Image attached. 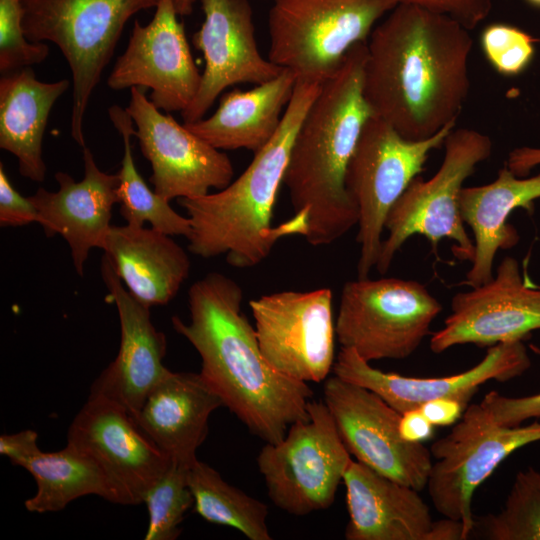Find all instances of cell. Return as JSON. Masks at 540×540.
Listing matches in <instances>:
<instances>
[{"mask_svg":"<svg viewBox=\"0 0 540 540\" xmlns=\"http://www.w3.org/2000/svg\"><path fill=\"white\" fill-rule=\"evenodd\" d=\"M398 429L401 438L410 443H423L434 434V425L420 408L402 413Z\"/></svg>","mask_w":540,"mask_h":540,"instance_id":"obj_40","label":"cell"},{"mask_svg":"<svg viewBox=\"0 0 540 540\" xmlns=\"http://www.w3.org/2000/svg\"><path fill=\"white\" fill-rule=\"evenodd\" d=\"M188 485L194 510L206 521L239 530L250 540H271L266 523L267 506L227 483L207 463L198 459L190 466Z\"/></svg>","mask_w":540,"mask_h":540,"instance_id":"obj_30","label":"cell"},{"mask_svg":"<svg viewBox=\"0 0 540 540\" xmlns=\"http://www.w3.org/2000/svg\"><path fill=\"white\" fill-rule=\"evenodd\" d=\"M296 82L295 75L283 69L252 89L224 92L211 116L184 125L218 150L256 153L278 130Z\"/></svg>","mask_w":540,"mask_h":540,"instance_id":"obj_26","label":"cell"},{"mask_svg":"<svg viewBox=\"0 0 540 540\" xmlns=\"http://www.w3.org/2000/svg\"><path fill=\"white\" fill-rule=\"evenodd\" d=\"M467 536L462 522L445 517L434 521L429 540H465Z\"/></svg>","mask_w":540,"mask_h":540,"instance_id":"obj_42","label":"cell"},{"mask_svg":"<svg viewBox=\"0 0 540 540\" xmlns=\"http://www.w3.org/2000/svg\"><path fill=\"white\" fill-rule=\"evenodd\" d=\"M540 329V287L523 279L518 261L506 256L493 278L455 294L451 313L430 340V349L442 353L453 346L491 347L523 341Z\"/></svg>","mask_w":540,"mask_h":540,"instance_id":"obj_17","label":"cell"},{"mask_svg":"<svg viewBox=\"0 0 540 540\" xmlns=\"http://www.w3.org/2000/svg\"><path fill=\"white\" fill-rule=\"evenodd\" d=\"M444 157L428 180H412L395 202L385 222L387 237L382 241L376 269L385 274L397 251L413 235H423L436 247L442 239L455 243L453 254L473 261L474 242L467 234L460 210L464 181L492 152L490 137L471 128L453 129L444 142Z\"/></svg>","mask_w":540,"mask_h":540,"instance_id":"obj_7","label":"cell"},{"mask_svg":"<svg viewBox=\"0 0 540 540\" xmlns=\"http://www.w3.org/2000/svg\"><path fill=\"white\" fill-rule=\"evenodd\" d=\"M190 465L172 460L170 466L144 496L148 511L145 540H175L180 524L194 506L188 485Z\"/></svg>","mask_w":540,"mask_h":540,"instance_id":"obj_32","label":"cell"},{"mask_svg":"<svg viewBox=\"0 0 540 540\" xmlns=\"http://www.w3.org/2000/svg\"><path fill=\"white\" fill-rule=\"evenodd\" d=\"M259 348L279 373L321 382L335 362L332 291L286 290L249 301Z\"/></svg>","mask_w":540,"mask_h":540,"instance_id":"obj_12","label":"cell"},{"mask_svg":"<svg viewBox=\"0 0 540 540\" xmlns=\"http://www.w3.org/2000/svg\"><path fill=\"white\" fill-rule=\"evenodd\" d=\"M321 86L297 80L275 135L235 181L213 193L177 200L190 223L186 239L191 253L202 258L224 255L233 267L251 268L264 261L281 238L306 235L305 214L278 226L272 225V216L295 136Z\"/></svg>","mask_w":540,"mask_h":540,"instance_id":"obj_4","label":"cell"},{"mask_svg":"<svg viewBox=\"0 0 540 540\" xmlns=\"http://www.w3.org/2000/svg\"><path fill=\"white\" fill-rule=\"evenodd\" d=\"M540 198V174L518 177L505 165L491 183L463 187L461 216L474 235L475 253L465 284L480 286L493 278V264L499 249H510L519 241L508 217L516 208L533 209Z\"/></svg>","mask_w":540,"mask_h":540,"instance_id":"obj_25","label":"cell"},{"mask_svg":"<svg viewBox=\"0 0 540 540\" xmlns=\"http://www.w3.org/2000/svg\"><path fill=\"white\" fill-rule=\"evenodd\" d=\"M199 1L204 19L192 43L203 54L205 67L195 98L181 112L184 123L203 118L228 87L259 85L283 70L258 49L249 0Z\"/></svg>","mask_w":540,"mask_h":540,"instance_id":"obj_18","label":"cell"},{"mask_svg":"<svg viewBox=\"0 0 540 540\" xmlns=\"http://www.w3.org/2000/svg\"><path fill=\"white\" fill-rule=\"evenodd\" d=\"M538 441L540 421L502 426L480 403L468 405L451 432L430 448L435 462L426 487L434 508L462 522L469 538L475 526L472 499L476 489L513 452Z\"/></svg>","mask_w":540,"mask_h":540,"instance_id":"obj_11","label":"cell"},{"mask_svg":"<svg viewBox=\"0 0 540 540\" xmlns=\"http://www.w3.org/2000/svg\"><path fill=\"white\" fill-rule=\"evenodd\" d=\"M472 47L470 30L453 18L396 5L366 42L363 93L373 115L416 141L456 124Z\"/></svg>","mask_w":540,"mask_h":540,"instance_id":"obj_1","label":"cell"},{"mask_svg":"<svg viewBox=\"0 0 540 540\" xmlns=\"http://www.w3.org/2000/svg\"><path fill=\"white\" fill-rule=\"evenodd\" d=\"M475 526L491 540H540V472L518 471L504 507L475 520Z\"/></svg>","mask_w":540,"mask_h":540,"instance_id":"obj_31","label":"cell"},{"mask_svg":"<svg viewBox=\"0 0 540 540\" xmlns=\"http://www.w3.org/2000/svg\"><path fill=\"white\" fill-rule=\"evenodd\" d=\"M531 366L523 341L488 347L486 355L468 370L444 377H410L383 372L370 365L354 350L341 347L332 372L337 377L365 387L379 395L400 414L424 403L455 398L465 405L484 383L506 382L521 376Z\"/></svg>","mask_w":540,"mask_h":540,"instance_id":"obj_19","label":"cell"},{"mask_svg":"<svg viewBox=\"0 0 540 540\" xmlns=\"http://www.w3.org/2000/svg\"><path fill=\"white\" fill-rule=\"evenodd\" d=\"M100 273L117 308L120 346L115 359L91 385L90 393L103 395L135 415L151 390L170 372L163 364L166 337L153 325L150 307L128 291L105 255Z\"/></svg>","mask_w":540,"mask_h":540,"instance_id":"obj_20","label":"cell"},{"mask_svg":"<svg viewBox=\"0 0 540 540\" xmlns=\"http://www.w3.org/2000/svg\"><path fill=\"white\" fill-rule=\"evenodd\" d=\"M467 406L455 398L443 397L424 403L420 409L434 426H449L461 418Z\"/></svg>","mask_w":540,"mask_h":540,"instance_id":"obj_39","label":"cell"},{"mask_svg":"<svg viewBox=\"0 0 540 540\" xmlns=\"http://www.w3.org/2000/svg\"><path fill=\"white\" fill-rule=\"evenodd\" d=\"M102 250L128 291L147 307L168 304L190 273L186 251L152 227L111 225Z\"/></svg>","mask_w":540,"mask_h":540,"instance_id":"obj_24","label":"cell"},{"mask_svg":"<svg viewBox=\"0 0 540 540\" xmlns=\"http://www.w3.org/2000/svg\"><path fill=\"white\" fill-rule=\"evenodd\" d=\"M173 0H160L147 25L134 21L125 51L107 79L113 90L151 89L160 110L183 112L195 98L202 74L195 65Z\"/></svg>","mask_w":540,"mask_h":540,"instance_id":"obj_16","label":"cell"},{"mask_svg":"<svg viewBox=\"0 0 540 540\" xmlns=\"http://www.w3.org/2000/svg\"><path fill=\"white\" fill-rule=\"evenodd\" d=\"M38 223L39 215L29 197L22 196L10 182L0 164V225L23 226Z\"/></svg>","mask_w":540,"mask_h":540,"instance_id":"obj_37","label":"cell"},{"mask_svg":"<svg viewBox=\"0 0 540 540\" xmlns=\"http://www.w3.org/2000/svg\"><path fill=\"white\" fill-rule=\"evenodd\" d=\"M22 0H0L1 75L43 62L49 54L45 42L27 39L23 28Z\"/></svg>","mask_w":540,"mask_h":540,"instance_id":"obj_34","label":"cell"},{"mask_svg":"<svg viewBox=\"0 0 540 540\" xmlns=\"http://www.w3.org/2000/svg\"><path fill=\"white\" fill-rule=\"evenodd\" d=\"M38 449V434L34 430L27 429L0 436V454L6 456L13 465L21 467Z\"/></svg>","mask_w":540,"mask_h":540,"instance_id":"obj_38","label":"cell"},{"mask_svg":"<svg viewBox=\"0 0 540 540\" xmlns=\"http://www.w3.org/2000/svg\"><path fill=\"white\" fill-rule=\"evenodd\" d=\"M308 417L293 423L277 443L257 457L273 504L303 516L330 507L352 461L323 401L311 400Z\"/></svg>","mask_w":540,"mask_h":540,"instance_id":"obj_10","label":"cell"},{"mask_svg":"<svg viewBox=\"0 0 540 540\" xmlns=\"http://www.w3.org/2000/svg\"><path fill=\"white\" fill-rule=\"evenodd\" d=\"M526 1L533 6L540 7V0H526Z\"/></svg>","mask_w":540,"mask_h":540,"instance_id":"obj_44","label":"cell"},{"mask_svg":"<svg viewBox=\"0 0 540 540\" xmlns=\"http://www.w3.org/2000/svg\"><path fill=\"white\" fill-rule=\"evenodd\" d=\"M395 5L411 4L453 18L470 31L489 15L493 0H391Z\"/></svg>","mask_w":540,"mask_h":540,"instance_id":"obj_36","label":"cell"},{"mask_svg":"<svg viewBox=\"0 0 540 540\" xmlns=\"http://www.w3.org/2000/svg\"><path fill=\"white\" fill-rule=\"evenodd\" d=\"M538 165H540V148L528 146L513 149L506 162L508 169L518 177L527 176Z\"/></svg>","mask_w":540,"mask_h":540,"instance_id":"obj_41","label":"cell"},{"mask_svg":"<svg viewBox=\"0 0 540 540\" xmlns=\"http://www.w3.org/2000/svg\"><path fill=\"white\" fill-rule=\"evenodd\" d=\"M529 348L540 356V347L531 344ZM480 404L502 426L514 427L531 419L540 420V392L523 397H508L491 391Z\"/></svg>","mask_w":540,"mask_h":540,"instance_id":"obj_35","label":"cell"},{"mask_svg":"<svg viewBox=\"0 0 540 540\" xmlns=\"http://www.w3.org/2000/svg\"><path fill=\"white\" fill-rule=\"evenodd\" d=\"M441 311V303L417 281L357 278L342 288L336 337L368 362L401 360L418 349Z\"/></svg>","mask_w":540,"mask_h":540,"instance_id":"obj_9","label":"cell"},{"mask_svg":"<svg viewBox=\"0 0 540 540\" xmlns=\"http://www.w3.org/2000/svg\"><path fill=\"white\" fill-rule=\"evenodd\" d=\"M82 148L84 176L80 181L65 172L55 174L57 191L39 188L30 201L46 236L60 235L68 244L73 266L82 277L92 248L103 247L111 227L112 208L118 203V174L102 171L93 153Z\"/></svg>","mask_w":540,"mask_h":540,"instance_id":"obj_21","label":"cell"},{"mask_svg":"<svg viewBox=\"0 0 540 540\" xmlns=\"http://www.w3.org/2000/svg\"><path fill=\"white\" fill-rule=\"evenodd\" d=\"M160 0H22L23 28L32 42H52L72 73L71 136L85 146L90 97L110 62L128 20Z\"/></svg>","mask_w":540,"mask_h":540,"instance_id":"obj_5","label":"cell"},{"mask_svg":"<svg viewBox=\"0 0 540 540\" xmlns=\"http://www.w3.org/2000/svg\"><path fill=\"white\" fill-rule=\"evenodd\" d=\"M395 6L391 0H272L268 59L297 80L323 83Z\"/></svg>","mask_w":540,"mask_h":540,"instance_id":"obj_6","label":"cell"},{"mask_svg":"<svg viewBox=\"0 0 540 540\" xmlns=\"http://www.w3.org/2000/svg\"><path fill=\"white\" fill-rule=\"evenodd\" d=\"M347 540H429L434 523L419 491L352 460L344 474Z\"/></svg>","mask_w":540,"mask_h":540,"instance_id":"obj_22","label":"cell"},{"mask_svg":"<svg viewBox=\"0 0 540 540\" xmlns=\"http://www.w3.org/2000/svg\"><path fill=\"white\" fill-rule=\"evenodd\" d=\"M21 467L33 476L37 486L36 493L24 502L29 512H58L87 495L111 502L101 470L87 455L68 444L56 452H43L39 448Z\"/></svg>","mask_w":540,"mask_h":540,"instance_id":"obj_28","label":"cell"},{"mask_svg":"<svg viewBox=\"0 0 540 540\" xmlns=\"http://www.w3.org/2000/svg\"><path fill=\"white\" fill-rule=\"evenodd\" d=\"M455 125L416 141L404 138L377 116L365 123L345 176L347 192L358 209L357 278L368 277L376 266L389 211L424 170L430 152L444 146Z\"/></svg>","mask_w":540,"mask_h":540,"instance_id":"obj_8","label":"cell"},{"mask_svg":"<svg viewBox=\"0 0 540 540\" xmlns=\"http://www.w3.org/2000/svg\"><path fill=\"white\" fill-rule=\"evenodd\" d=\"M197 0H173L176 12L179 16L190 15Z\"/></svg>","mask_w":540,"mask_h":540,"instance_id":"obj_43","label":"cell"},{"mask_svg":"<svg viewBox=\"0 0 540 540\" xmlns=\"http://www.w3.org/2000/svg\"><path fill=\"white\" fill-rule=\"evenodd\" d=\"M323 402L357 461L419 492L426 488L432 467L430 449L401 438V414L379 395L334 375L325 381Z\"/></svg>","mask_w":540,"mask_h":540,"instance_id":"obj_14","label":"cell"},{"mask_svg":"<svg viewBox=\"0 0 540 540\" xmlns=\"http://www.w3.org/2000/svg\"><path fill=\"white\" fill-rule=\"evenodd\" d=\"M242 300L233 279L211 272L188 291L190 322L177 316L171 322L200 355V374L224 406L252 434L277 443L293 423L308 417L313 392L266 361L254 327L241 312Z\"/></svg>","mask_w":540,"mask_h":540,"instance_id":"obj_2","label":"cell"},{"mask_svg":"<svg viewBox=\"0 0 540 540\" xmlns=\"http://www.w3.org/2000/svg\"><path fill=\"white\" fill-rule=\"evenodd\" d=\"M366 42L354 45L322 83L291 149L284 184L295 214L307 217L306 241L329 245L358 223L345 176L361 131L373 115L363 93Z\"/></svg>","mask_w":540,"mask_h":540,"instance_id":"obj_3","label":"cell"},{"mask_svg":"<svg viewBox=\"0 0 540 540\" xmlns=\"http://www.w3.org/2000/svg\"><path fill=\"white\" fill-rule=\"evenodd\" d=\"M69 87L67 79L38 80L31 67L1 76L0 148L17 158L19 173L33 182L45 179L42 142L47 121Z\"/></svg>","mask_w":540,"mask_h":540,"instance_id":"obj_27","label":"cell"},{"mask_svg":"<svg viewBox=\"0 0 540 540\" xmlns=\"http://www.w3.org/2000/svg\"><path fill=\"white\" fill-rule=\"evenodd\" d=\"M145 92L130 88L125 109L136 126L134 136L142 154L151 164L153 190L171 201L200 197L230 184L234 169L227 154L162 113Z\"/></svg>","mask_w":540,"mask_h":540,"instance_id":"obj_15","label":"cell"},{"mask_svg":"<svg viewBox=\"0 0 540 540\" xmlns=\"http://www.w3.org/2000/svg\"><path fill=\"white\" fill-rule=\"evenodd\" d=\"M537 39L518 27L493 23L486 26L480 35L483 54L500 75L517 76L532 61Z\"/></svg>","mask_w":540,"mask_h":540,"instance_id":"obj_33","label":"cell"},{"mask_svg":"<svg viewBox=\"0 0 540 540\" xmlns=\"http://www.w3.org/2000/svg\"><path fill=\"white\" fill-rule=\"evenodd\" d=\"M67 444L98 466L109 487L111 502L120 505L143 503L147 491L172 462L127 409L95 393L89 394L71 422Z\"/></svg>","mask_w":540,"mask_h":540,"instance_id":"obj_13","label":"cell"},{"mask_svg":"<svg viewBox=\"0 0 540 540\" xmlns=\"http://www.w3.org/2000/svg\"><path fill=\"white\" fill-rule=\"evenodd\" d=\"M109 118L123 141V157L118 171V200L120 215L126 224L152 228L168 235H182L190 232L187 216H183L170 206V201L151 190L136 169L132 152L134 136L133 120L126 109L113 105L108 109Z\"/></svg>","mask_w":540,"mask_h":540,"instance_id":"obj_29","label":"cell"},{"mask_svg":"<svg viewBox=\"0 0 540 540\" xmlns=\"http://www.w3.org/2000/svg\"><path fill=\"white\" fill-rule=\"evenodd\" d=\"M223 406L200 373L170 371L133 417L161 451L191 466L208 434L211 413Z\"/></svg>","mask_w":540,"mask_h":540,"instance_id":"obj_23","label":"cell"}]
</instances>
